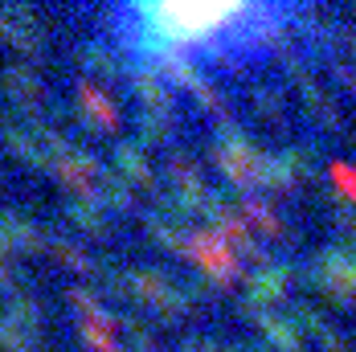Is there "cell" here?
<instances>
[{"mask_svg":"<svg viewBox=\"0 0 356 352\" xmlns=\"http://www.w3.org/2000/svg\"><path fill=\"white\" fill-rule=\"evenodd\" d=\"M299 17V4H115L111 37L143 66H246Z\"/></svg>","mask_w":356,"mask_h":352,"instance_id":"obj_1","label":"cell"},{"mask_svg":"<svg viewBox=\"0 0 356 352\" xmlns=\"http://www.w3.org/2000/svg\"><path fill=\"white\" fill-rule=\"evenodd\" d=\"M332 176H336V180H340V184H344V189L356 197V173L348 168V164H332Z\"/></svg>","mask_w":356,"mask_h":352,"instance_id":"obj_4","label":"cell"},{"mask_svg":"<svg viewBox=\"0 0 356 352\" xmlns=\"http://www.w3.org/2000/svg\"><path fill=\"white\" fill-rule=\"evenodd\" d=\"M193 254L201 258V266H209V271H213L217 279L238 275V262H234L229 246H221V242H217V234H209V230H201V234L193 238Z\"/></svg>","mask_w":356,"mask_h":352,"instance_id":"obj_2","label":"cell"},{"mask_svg":"<svg viewBox=\"0 0 356 352\" xmlns=\"http://www.w3.org/2000/svg\"><path fill=\"white\" fill-rule=\"evenodd\" d=\"M82 103L90 106L103 123H115V111H111V103H103V95H99L95 86H86V82H82Z\"/></svg>","mask_w":356,"mask_h":352,"instance_id":"obj_3","label":"cell"}]
</instances>
